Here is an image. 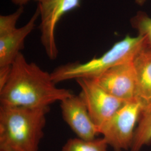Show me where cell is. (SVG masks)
Instances as JSON below:
<instances>
[{
    "instance_id": "1",
    "label": "cell",
    "mask_w": 151,
    "mask_h": 151,
    "mask_svg": "<svg viewBox=\"0 0 151 151\" xmlns=\"http://www.w3.org/2000/svg\"><path fill=\"white\" fill-rule=\"evenodd\" d=\"M51 74L35 63H29L20 52L11 65L6 84L0 90L1 105L44 108L72 95L70 90L55 86Z\"/></svg>"
},
{
    "instance_id": "2",
    "label": "cell",
    "mask_w": 151,
    "mask_h": 151,
    "mask_svg": "<svg viewBox=\"0 0 151 151\" xmlns=\"http://www.w3.org/2000/svg\"><path fill=\"white\" fill-rule=\"evenodd\" d=\"M50 107L0 106V151H38Z\"/></svg>"
},
{
    "instance_id": "3",
    "label": "cell",
    "mask_w": 151,
    "mask_h": 151,
    "mask_svg": "<svg viewBox=\"0 0 151 151\" xmlns=\"http://www.w3.org/2000/svg\"><path fill=\"white\" fill-rule=\"evenodd\" d=\"M147 45L144 37L138 35L133 37L127 35L99 57L85 63H69L56 68L50 73L52 80L57 84L71 79L96 78L115 66L133 61Z\"/></svg>"
},
{
    "instance_id": "4",
    "label": "cell",
    "mask_w": 151,
    "mask_h": 151,
    "mask_svg": "<svg viewBox=\"0 0 151 151\" xmlns=\"http://www.w3.org/2000/svg\"><path fill=\"white\" fill-rule=\"evenodd\" d=\"M141 109L137 101L126 103L99 131L114 151L130 150Z\"/></svg>"
},
{
    "instance_id": "5",
    "label": "cell",
    "mask_w": 151,
    "mask_h": 151,
    "mask_svg": "<svg viewBox=\"0 0 151 151\" xmlns=\"http://www.w3.org/2000/svg\"><path fill=\"white\" fill-rule=\"evenodd\" d=\"M76 81L81 88L79 95L99 134L103 126L127 102L110 95L92 79L80 78Z\"/></svg>"
},
{
    "instance_id": "6",
    "label": "cell",
    "mask_w": 151,
    "mask_h": 151,
    "mask_svg": "<svg viewBox=\"0 0 151 151\" xmlns=\"http://www.w3.org/2000/svg\"><path fill=\"white\" fill-rule=\"evenodd\" d=\"M80 5V0H52L38 4L41 20V42L50 60H55L58 54L55 38L58 22L65 14Z\"/></svg>"
},
{
    "instance_id": "7",
    "label": "cell",
    "mask_w": 151,
    "mask_h": 151,
    "mask_svg": "<svg viewBox=\"0 0 151 151\" xmlns=\"http://www.w3.org/2000/svg\"><path fill=\"white\" fill-rule=\"evenodd\" d=\"M92 80L114 97L127 103L136 101L137 77L133 61L115 66Z\"/></svg>"
},
{
    "instance_id": "8",
    "label": "cell",
    "mask_w": 151,
    "mask_h": 151,
    "mask_svg": "<svg viewBox=\"0 0 151 151\" xmlns=\"http://www.w3.org/2000/svg\"><path fill=\"white\" fill-rule=\"evenodd\" d=\"M60 103L63 118L78 138L86 140L96 138L99 134L97 128L79 95L72 94Z\"/></svg>"
},
{
    "instance_id": "9",
    "label": "cell",
    "mask_w": 151,
    "mask_h": 151,
    "mask_svg": "<svg viewBox=\"0 0 151 151\" xmlns=\"http://www.w3.org/2000/svg\"><path fill=\"white\" fill-rule=\"evenodd\" d=\"M133 62L137 77L136 101L142 113L151 108V47L142 49Z\"/></svg>"
},
{
    "instance_id": "10",
    "label": "cell",
    "mask_w": 151,
    "mask_h": 151,
    "mask_svg": "<svg viewBox=\"0 0 151 151\" xmlns=\"http://www.w3.org/2000/svg\"><path fill=\"white\" fill-rule=\"evenodd\" d=\"M39 16L40 10L38 6L34 14L24 26L0 37V67L12 64L24 48L25 39L35 28Z\"/></svg>"
},
{
    "instance_id": "11",
    "label": "cell",
    "mask_w": 151,
    "mask_h": 151,
    "mask_svg": "<svg viewBox=\"0 0 151 151\" xmlns=\"http://www.w3.org/2000/svg\"><path fill=\"white\" fill-rule=\"evenodd\" d=\"M151 143V108L140 114L130 150L140 151L143 147Z\"/></svg>"
},
{
    "instance_id": "12",
    "label": "cell",
    "mask_w": 151,
    "mask_h": 151,
    "mask_svg": "<svg viewBox=\"0 0 151 151\" xmlns=\"http://www.w3.org/2000/svg\"><path fill=\"white\" fill-rule=\"evenodd\" d=\"M108 143L103 137L91 140L76 138L67 140L61 151H108Z\"/></svg>"
},
{
    "instance_id": "13",
    "label": "cell",
    "mask_w": 151,
    "mask_h": 151,
    "mask_svg": "<svg viewBox=\"0 0 151 151\" xmlns=\"http://www.w3.org/2000/svg\"><path fill=\"white\" fill-rule=\"evenodd\" d=\"M131 24L138 32V35L144 37L147 45L151 47V17L144 12H139L132 18Z\"/></svg>"
},
{
    "instance_id": "14",
    "label": "cell",
    "mask_w": 151,
    "mask_h": 151,
    "mask_svg": "<svg viewBox=\"0 0 151 151\" xmlns=\"http://www.w3.org/2000/svg\"><path fill=\"white\" fill-rule=\"evenodd\" d=\"M24 12L23 6L20 7L14 13L8 15L0 16V37L13 32L16 29V23Z\"/></svg>"
},
{
    "instance_id": "15",
    "label": "cell",
    "mask_w": 151,
    "mask_h": 151,
    "mask_svg": "<svg viewBox=\"0 0 151 151\" xmlns=\"http://www.w3.org/2000/svg\"><path fill=\"white\" fill-rule=\"evenodd\" d=\"M11 65L0 67V90L5 86L9 80L11 72Z\"/></svg>"
},
{
    "instance_id": "16",
    "label": "cell",
    "mask_w": 151,
    "mask_h": 151,
    "mask_svg": "<svg viewBox=\"0 0 151 151\" xmlns=\"http://www.w3.org/2000/svg\"><path fill=\"white\" fill-rule=\"evenodd\" d=\"M29 0H11L12 2L16 5L23 6L26 5Z\"/></svg>"
},
{
    "instance_id": "17",
    "label": "cell",
    "mask_w": 151,
    "mask_h": 151,
    "mask_svg": "<svg viewBox=\"0 0 151 151\" xmlns=\"http://www.w3.org/2000/svg\"><path fill=\"white\" fill-rule=\"evenodd\" d=\"M135 1L137 5L140 6L143 5L147 1V0H135Z\"/></svg>"
},
{
    "instance_id": "18",
    "label": "cell",
    "mask_w": 151,
    "mask_h": 151,
    "mask_svg": "<svg viewBox=\"0 0 151 151\" xmlns=\"http://www.w3.org/2000/svg\"><path fill=\"white\" fill-rule=\"evenodd\" d=\"M35 1H38L39 3H42V2H49V1H51L52 0H35Z\"/></svg>"
}]
</instances>
